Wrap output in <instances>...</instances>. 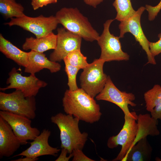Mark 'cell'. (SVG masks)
Returning a JSON list of instances; mask_svg holds the SVG:
<instances>
[{"mask_svg":"<svg viewBox=\"0 0 161 161\" xmlns=\"http://www.w3.org/2000/svg\"><path fill=\"white\" fill-rule=\"evenodd\" d=\"M82 150L79 149L74 150L72 153L73 154V161H94L89 157H88L82 152Z\"/></svg>","mask_w":161,"mask_h":161,"instance_id":"cell-29","label":"cell"},{"mask_svg":"<svg viewBox=\"0 0 161 161\" xmlns=\"http://www.w3.org/2000/svg\"><path fill=\"white\" fill-rule=\"evenodd\" d=\"M63 61L65 65V70L68 77L67 85L69 89L76 90L78 89L76 82V76L80 69L71 65L65 60Z\"/></svg>","mask_w":161,"mask_h":161,"instance_id":"cell-25","label":"cell"},{"mask_svg":"<svg viewBox=\"0 0 161 161\" xmlns=\"http://www.w3.org/2000/svg\"><path fill=\"white\" fill-rule=\"evenodd\" d=\"M58 0H31V5L33 9L36 10L39 8L52 4L56 3Z\"/></svg>","mask_w":161,"mask_h":161,"instance_id":"cell-28","label":"cell"},{"mask_svg":"<svg viewBox=\"0 0 161 161\" xmlns=\"http://www.w3.org/2000/svg\"><path fill=\"white\" fill-rule=\"evenodd\" d=\"M152 117L161 120V102L157 105L150 112Z\"/></svg>","mask_w":161,"mask_h":161,"instance_id":"cell-30","label":"cell"},{"mask_svg":"<svg viewBox=\"0 0 161 161\" xmlns=\"http://www.w3.org/2000/svg\"><path fill=\"white\" fill-rule=\"evenodd\" d=\"M39 159L37 157L36 158H31L28 157H25L24 158H20L17 159L12 160V161H35Z\"/></svg>","mask_w":161,"mask_h":161,"instance_id":"cell-33","label":"cell"},{"mask_svg":"<svg viewBox=\"0 0 161 161\" xmlns=\"http://www.w3.org/2000/svg\"><path fill=\"white\" fill-rule=\"evenodd\" d=\"M0 116L6 121L21 145L26 144L28 140H33L40 134V131L31 126V119L24 116L0 110Z\"/></svg>","mask_w":161,"mask_h":161,"instance_id":"cell-12","label":"cell"},{"mask_svg":"<svg viewBox=\"0 0 161 161\" xmlns=\"http://www.w3.org/2000/svg\"><path fill=\"white\" fill-rule=\"evenodd\" d=\"M50 134V131L44 129L32 142L30 143V147L13 157L21 156L34 158L46 155L57 156L60 149L53 147L49 144L48 139Z\"/></svg>","mask_w":161,"mask_h":161,"instance_id":"cell-14","label":"cell"},{"mask_svg":"<svg viewBox=\"0 0 161 161\" xmlns=\"http://www.w3.org/2000/svg\"><path fill=\"white\" fill-rule=\"evenodd\" d=\"M8 75L9 77L6 83L9 85L5 87L0 88V90L4 91L14 89L21 91L26 97H35L40 89L47 85L46 82L37 78L35 74H30L28 76H23L15 67L12 69Z\"/></svg>","mask_w":161,"mask_h":161,"instance_id":"cell-10","label":"cell"},{"mask_svg":"<svg viewBox=\"0 0 161 161\" xmlns=\"http://www.w3.org/2000/svg\"><path fill=\"white\" fill-rule=\"evenodd\" d=\"M21 145L8 123L0 116V156L9 157Z\"/></svg>","mask_w":161,"mask_h":161,"instance_id":"cell-15","label":"cell"},{"mask_svg":"<svg viewBox=\"0 0 161 161\" xmlns=\"http://www.w3.org/2000/svg\"><path fill=\"white\" fill-rule=\"evenodd\" d=\"M94 98L81 88L74 91L67 89L62 99L64 111L66 114L87 123L97 122L102 113L99 105Z\"/></svg>","mask_w":161,"mask_h":161,"instance_id":"cell-1","label":"cell"},{"mask_svg":"<svg viewBox=\"0 0 161 161\" xmlns=\"http://www.w3.org/2000/svg\"><path fill=\"white\" fill-rule=\"evenodd\" d=\"M144 98L146 109L150 112L161 102V86L157 84L154 85L152 88L145 93Z\"/></svg>","mask_w":161,"mask_h":161,"instance_id":"cell-23","label":"cell"},{"mask_svg":"<svg viewBox=\"0 0 161 161\" xmlns=\"http://www.w3.org/2000/svg\"><path fill=\"white\" fill-rule=\"evenodd\" d=\"M145 10L148 13V19L150 21L154 20L161 10V0L155 6H152L146 4L145 6Z\"/></svg>","mask_w":161,"mask_h":161,"instance_id":"cell-26","label":"cell"},{"mask_svg":"<svg viewBox=\"0 0 161 161\" xmlns=\"http://www.w3.org/2000/svg\"><path fill=\"white\" fill-rule=\"evenodd\" d=\"M159 39L155 42H150L149 48L152 55L154 57L161 53V33L158 34Z\"/></svg>","mask_w":161,"mask_h":161,"instance_id":"cell-27","label":"cell"},{"mask_svg":"<svg viewBox=\"0 0 161 161\" xmlns=\"http://www.w3.org/2000/svg\"><path fill=\"white\" fill-rule=\"evenodd\" d=\"M50 120L60 130L61 148H65L69 154L75 149L82 150L87 140L88 134L81 133L80 131V120L78 118L72 115L59 113L52 116Z\"/></svg>","mask_w":161,"mask_h":161,"instance_id":"cell-2","label":"cell"},{"mask_svg":"<svg viewBox=\"0 0 161 161\" xmlns=\"http://www.w3.org/2000/svg\"><path fill=\"white\" fill-rule=\"evenodd\" d=\"M0 110L33 119L36 116L35 99L34 96L25 97L20 90L9 93L0 92Z\"/></svg>","mask_w":161,"mask_h":161,"instance_id":"cell-4","label":"cell"},{"mask_svg":"<svg viewBox=\"0 0 161 161\" xmlns=\"http://www.w3.org/2000/svg\"><path fill=\"white\" fill-rule=\"evenodd\" d=\"M61 152L60 156L55 160V161H68L70 159L73 157V154L72 153L70 154L69 156L66 157L68 153L67 150L64 148H61Z\"/></svg>","mask_w":161,"mask_h":161,"instance_id":"cell-31","label":"cell"},{"mask_svg":"<svg viewBox=\"0 0 161 161\" xmlns=\"http://www.w3.org/2000/svg\"><path fill=\"white\" fill-rule=\"evenodd\" d=\"M97 100H103L112 103L118 106L123 111L124 115L133 116L136 113L130 112L128 105L135 107L136 104L132 101L135 99L131 93L122 92L114 85L109 76L102 91L96 96Z\"/></svg>","mask_w":161,"mask_h":161,"instance_id":"cell-11","label":"cell"},{"mask_svg":"<svg viewBox=\"0 0 161 161\" xmlns=\"http://www.w3.org/2000/svg\"><path fill=\"white\" fill-rule=\"evenodd\" d=\"M105 62L95 59L83 69L79 78L80 86L86 93L94 98L103 89L108 76L104 72Z\"/></svg>","mask_w":161,"mask_h":161,"instance_id":"cell-5","label":"cell"},{"mask_svg":"<svg viewBox=\"0 0 161 161\" xmlns=\"http://www.w3.org/2000/svg\"><path fill=\"white\" fill-rule=\"evenodd\" d=\"M63 60L66 61L71 65L83 69L89 64L87 58L81 52L80 49H76L69 53Z\"/></svg>","mask_w":161,"mask_h":161,"instance_id":"cell-24","label":"cell"},{"mask_svg":"<svg viewBox=\"0 0 161 161\" xmlns=\"http://www.w3.org/2000/svg\"><path fill=\"white\" fill-rule=\"evenodd\" d=\"M58 24L55 16L45 17L41 15L36 17H30L25 15L10 18L5 25L11 27L19 26L24 30L32 33L36 38L46 36L55 30Z\"/></svg>","mask_w":161,"mask_h":161,"instance_id":"cell-6","label":"cell"},{"mask_svg":"<svg viewBox=\"0 0 161 161\" xmlns=\"http://www.w3.org/2000/svg\"><path fill=\"white\" fill-rule=\"evenodd\" d=\"M24 8L16 0H0V12L5 19L24 16Z\"/></svg>","mask_w":161,"mask_h":161,"instance_id":"cell-21","label":"cell"},{"mask_svg":"<svg viewBox=\"0 0 161 161\" xmlns=\"http://www.w3.org/2000/svg\"><path fill=\"white\" fill-rule=\"evenodd\" d=\"M145 10V7L141 6L136 11L131 17L122 21L119 25L120 30V38L124 37L125 34L130 32L134 37L136 41L141 46L147 55L148 62L146 64L155 65L156 62L155 57L152 55L149 48V43L145 35L141 24V17Z\"/></svg>","mask_w":161,"mask_h":161,"instance_id":"cell-9","label":"cell"},{"mask_svg":"<svg viewBox=\"0 0 161 161\" xmlns=\"http://www.w3.org/2000/svg\"><path fill=\"white\" fill-rule=\"evenodd\" d=\"M137 133L133 146L148 135L154 136L160 134L157 127L158 120L152 117L151 114H140L137 115Z\"/></svg>","mask_w":161,"mask_h":161,"instance_id":"cell-17","label":"cell"},{"mask_svg":"<svg viewBox=\"0 0 161 161\" xmlns=\"http://www.w3.org/2000/svg\"><path fill=\"white\" fill-rule=\"evenodd\" d=\"M0 51L8 58L24 67L28 64V52L23 51L0 34Z\"/></svg>","mask_w":161,"mask_h":161,"instance_id":"cell-19","label":"cell"},{"mask_svg":"<svg viewBox=\"0 0 161 161\" xmlns=\"http://www.w3.org/2000/svg\"><path fill=\"white\" fill-rule=\"evenodd\" d=\"M114 19L106 20L103 24V30L101 34L97 41L101 48L99 58L105 62L112 61H127L129 55L122 49L119 37L111 34L109 28Z\"/></svg>","mask_w":161,"mask_h":161,"instance_id":"cell-7","label":"cell"},{"mask_svg":"<svg viewBox=\"0 0 161 161\" xmlns=\"http://www.w3.org/2000/svg\"><path fill=\"white\" fill-rule=\"evenodd\" d=\"M131 0H115L112 5L117 15L115 19L121 21L132 16L136 11L133 9Z\"/></svg>","mask_w":161,"mask_h":161,"instance_id":"cell-22","label":"cell"},{"mask_svg":"<svg viewBox=\"0 0 161 161\" xmlns=\"http://www.w3.org/2000/svg\"><path fill=\"white\" fill-rule=\"evenodd\" d=\"M58 24L67 30L89 42L97 41L99 35L92 27L88 18L77 8L64 7L55 15Z\"/></svg>","mask_w":161,"mask_h":161,"instance_id":"cell-3","label":"cell"},{"mask_svg":"<svg viewBox=\"0 0 161 161\" xmlns=\"http://www.w3.org/2000/svg\"><path fill=\"white\" fill-rule=\"evenodd\" d=\"M137 117L136 113L133 116L124 115V124L120 132L117 135L109 138L107 146L109 148L112 149L119 145L121 146L120 152L112 161H122L133 146L137 133V125L136 122Z\"/></svg>","mask_w":161,"mask_h":161,"instance_id":"cell-8","label":"cell"},{"mask_svg":"<svg viewBox=\"0 0 161 161\" xmlns=\"http://www.w3.org/2000/svg\"><path fill=\"white\" fill-rule=\"evenodd\" d=\"M152 148L146 137L141 139L130 148L122 161H148Z\"/></svg>","mask_w":161,"mask_h":161,"instance_id":"cell-20","label":"cell"},{"mask_svg":"<svg viewBox=\"0 0 161 161\" xmlns=\"http://www.w3.org/2000/svg\"><path fill=\"white\" fill-rule=\"evenodd\" d=\"M104 0H83L87 5L96 8L97 6L102 2Z\"/></svg>","mask_w":161,"mask_h":161,"instance_id":"cell-32","label":"cell"},{"mask_svg":"<svg viewBox=\"0 0 161 161\" xmlns=\"http://www.w3.org/2000/svg\"><path fill=\"white\" fill-rule=\"evenodd\" d=\"M55 49L49 55V59L61 62L71 52L80 49L82 38L66 30L64 27L58 28Z\"/></svg>","mask_w":161,"mask_h":161,"instance_id":"cell-13","label":"cell"},{"mask_svg":"<svg viewBox=\"0 0 161 161\" xmlns=\"http://www.w3.org/2000/svg\"><path fill=\"white\" fill-rule=\"evenodd\" d=\"M24 68V72L35 74L44 69L52 73L56 72L61 70V66L48 59L43 53L31 50L28 52V64Z\"/></svg>","mask_w":161,"mask_h":161,"instance_id":"cell-16","label":"cell"},{"mask_svg":"<svg viewBox=\"0 0 161 161\" xmlns=\"http://www.w3.org/2000/svg\"><path fill=\"white\" fill-rule=\"evenodd\" d=\"M57 38V35L52 32L39 38L32 37L27 38L22 45V48L25 50L30 49L41 53L50 49L54 50L56 47Z\"/></svg>","mask_w":161,"mask_h":161,"instance_id":"cell-18","label":"cell"}]
</instances>
